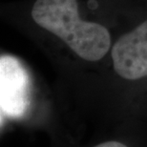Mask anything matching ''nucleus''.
I'll return each mask as SVG.
<instances>
[{
  "label": "nucleus",
  "mask_w": 147,
  "mask_h": 147,
  "mask_svg": "<svg viewBox=\"0 0 147 147\" xmlns=\"http://www.w3.org/2000/svg\"><path fill=\"white\" fill-rule=\"evenodd\" d=\"M115 71L129 80L147 76V20L120 36L112 48Z\"/></svg>",
  "instance_id": "7ed1b4c3"
},
{
  "label": "nucleus",
  "mask_w": 147,
  "mask_h": 147,
  "mask_svg": "<svg viewBox=\"0 0 147 147\" xmlns=\"http://www.w3.org/2000/svg\"><path fill=\"white\" fill-rule=\"evenodd\" d=\"M32 17L85 60H100L110 49L108 30L100 24L79 18L76 0H36Z\"/></svg>",
  "instance_id": "f257e3e1"
},
{
  "label": "nucleus",
  "mask_w": 147,
  "mask_h": 147,
  "mask_svg": "<svg viewBox=\"0 0 147 147\" xmlns=\"http://www.w3.org/2000/svg\"><path fill=\"white\" fill-rule=\"evenodd\" d=\"M31 81L27 69L18 58L2 55L0 58L1 117L19 119L30 105Z\"/></svg>",
  "instance_id": "f03ea898"
},
{
  "label": "nucleus",
  "mask_w": 147,
  "mask_h": 147,
  "mask_svg": "<svg viewBox=\"0 0 147 147\" xmlns=\"http://www.w3.org/2000/svg\"><path fill=\"white\" fill-rule=\"evenodd\" d=\"M94 147H128L126 146L125 144H123L121 142H102L100 144H98Z\"/></svg>",
  "instance_id": "20e7f679"
}]
</instances>
